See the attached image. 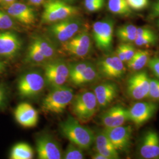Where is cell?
<instances>
[{
	"mask_svg": "<svg viewBox=\"0 0 159 159\" xmlns=\"http://www.w3.org/2000/svg\"><path fill=\"white\" fill-rule=\"evenodd\" d=\"M105 1V0H84V4H89V3L100 2V1Z\"/></svg>",
	"mask_w": 159,
	"mask_h": 159,
	"instance_id": "obj_44",
	"label": "cell"
},
{
	"mask_svg": "<svg viewBox=\"0 0 159 159\" xmlns=\"http://www.w3.org/2000/svg\"><path fill=\"white\" fill-rule=\"evenodd\" d=\"M97 68L100 76L108 79H121L125 73V63L116 54L102 57L98 61Z\"/></svg>",
	"mask_w": 159,
	"mask_h": 159,
	"instance_id": "obj_9",
	"label": "cell"
},
{
	"mask_svg": "<svg viewBox=\"0 0 159 159\" xmlns=\"http://www.w3.org/2000/svg\"><path fill=\"white\" fill-rule=\"evenodd\" d=\"M46 84L44 75L37 71L23 74L18 81L17 89L22 98H31L40 94Z\"/></svg>",
	"mask_w": 159,
	"mask_h": 159,
	"instance_id": "obj_7",
	"label": "cell"
},
{
	"mask_svg": "<svg viewBox=\"0 0 159 159\" xmlns=\"http://www.w3.org/2000/svg\"><path fill=\"white\" fill-rule=\"evenodd\" d=\"M137 27L132 24H128L118 27L116 36L120 41L125 43H131L137 37Z\"/></svg>",
	"mask_w": 159,
	"mask_h": 159,
	"instance_id": "obj_25",
	"label": "cell"
},
{
	"mask_svg": "<svg viewBox=\"0 0 159 159\" xmlns=\"http://www.w3.org/2000/svg\"><path fill=\"white\" fill-rule=\"evenodd\" d=\"M150 80L145 71H140L131 75L127 83V93L129 96L136 100L148 97Z\"/></svg>",
	"mask_w": 159,
	"mask_h": 159,
	"instance_id": "obj_10",
	"label": "cell"
},
{
	"mask_svg": "<svg viewBox=\"0 0 159 159\" xmlns=\"http://www.w3.org/2000/svg\"><path fill=\"white\" fill-rule=\"evenodd\" d=\"M91 158L93 159H107L104 156L97 152L91 156Z\"/></svg>",
	"mask_w": 159,
	"mask_h": 159,
	"instance_id": "obj_42",
	"label": "cell"
},
{
	"mask_svg": "<svg viewBox=\"0 0 159 159\" xmlns=\"http://www.w3.org/2000/svg\"><path fill=\"white\" fill-rule=\"evenodd\" d=\"M83 25V19L78 16L70 17L51 24L47 33L54 41L63 44L79 33Z\"/></svg>",
	"mask_w": 159,
	"mask_h": 159,
	"instance_id": "obj_3",
	"label": "cell"
},
{
	"mask_svg": "<svg viewBox=\"0 0 159 159\" xmlns=\"http://www.w3.org/2000/svg\"><path fill=\"white\" fill-rule=\"evenodd\" d=\"M3 8L13 18L26 25L33 24L36 20L34 9L29 5L22 2H14Z\"/></svg>",
	"mask_w": 159,
	"mask_h": 159,
	"instance_id": "obj_16",
	"label": "cell"
},
{
	"mask_svg": "<svg viewBox=\"0 0 159 159\" xmlns=\"http://www.w3.org/2000/svg\"><path fill=\"white\" fill-rule=\"evenodd\" d=\"M150 52L148 50H136L134 56L127 64L129 69L133 71H138L148 65L150 60Z\"/></svg>",
	"mask_w": 159,
	"mask_h": 159,
	"instance_id": "obj_23",
	"label": "cell"
},
{
	"mask_svg": "<svg viewBox=\"0 0 159 159\" xmlns=\"http://www.w3.org/2000/svg\"><path fill=\"white\" fill-rule=\"evenodd\" d=\"M100 120L104 128L123 125L129 120L128 108L121 105L113 106L102 114Z\"/></svg>",
	"mask_w": 159,
	"mask_h": 159,
	"instance_id": "obj_17",
	"label": "cell"
},
{
	"mask_svg": "<svg viewBox=\"0 0 159 159\" xmlns=\"http://www.w3.org/2000/svg\"><path fill=\"white\" fill-rule=\"evenodd\" d=\"M104 5H105V1L89 3V4H84L85 9L88 11L91 12L98 11L101 10L104 7Z\"/></svg>",
	"mask_w": 159,
	"mask_h": 159,
	"instance_id": "obj_37",
	"label": "cell"
},
{
	"mask_svg": "<svg viewBox=\"0 0 159 159\" xmlns=\"http://www.w3.org/2000/svg\"><path fill=\"white\" fill-rule=\"evenodd\" d=\"M121 46L125 58V63H127L129 61H130L132 57L134 56V54L136 53V50L135 47L131 44V43H123L120 44Z\"/></svg>",
	"mask_w": 159,
	"mask_h": 159,
	"instance_id": "obj_35",
	"label": "cell"
},
{
	"mask_svg": "<svg viewBox=\"0 0 159 159\" xmlns=\"http://www.w3.org/2000/svg\"><path fill=\"white\" fill-rule=\"evenodd\" d=\"M82 148L71 143L68 144L63 155L64 159H84V153Z\"/></svg>",
	"mask_w": 159,
	"mask_h": 159,
	"instance_id": "obj_29",
	"label": "cell"
},
{
	"mask_svg": "<svg viewBox=\"0 0 159 159\" xmlns=\"http://www.w3.org/2000/svg\"><path fill=\"white\" fill-rule=\"evenodd\" d=\"M59 1H61L67 3V2H73L75 0H59Z\"/></svg>",
	"mask_w": 159,
	"mask_h": 159,
	"instance_id": "obj_45",
	"label": "cell"
},
{
	"mask_svg": "<svg viewBox=\"0 0 159 159\" xmlns=\"http://www.w3.org/2000/svg\"><path fill=\"white\" fill-rule=\"evenodd\" d=\"M114 21L110 17L97 21L93 25V37L101 51L110 52L113 48Z\"/></svg>",
	"mask_w": 159,
	"mask_h": 159,
	"instance_id": "obj_6",
	"label": "cell"
},
{
	"mask_svg": "<svg viewBox=\"0 0 159 159\" xmlns=\"http://www.w3.org/2000/svg\"><path fill=\"white\" fill-rule=\"evenodd\" d=\"M73 113L81 122H87L96 113L98 104L93 92L82 91L71 102Z\"/></svg>",
	"mask_w": 159,
	"mask_h": 159,
	"instance_id": "obj_4",
	"label": "cell"
},
{
	"mask_svg": "<svg viewBox=\"0 0 159 159\" xmlns=\"http://www.w3.org/2000/svg\"><path fill=\"white\" fill-rule=\"evenodd\" d=\"M107 6L109 11L117 16L128 17L132 13L126 0H108Z\"/></svg>",
	"mask_w": 159,
	"mask_h": 159,
	"instance_id": "obj_26",
	"label": "cell"
},
{
	"mask_svg": "<svg viewBox=\"0 0 159 159\" xmlns=\"http://www.w3.org/2000/svg\"><path fill=\"white\" fill-rule=\"evenodd\" d=\"M7 90L6 87L0 84V108L5 106L7 101Z\"/></svg>",
	"mask_w": 159,
	"mask_h": 159,
	"instance_id": "obj_38",
	"label": "cell"
},
{
	"mask_svg": "<svg viewBox=\"0 0 159 159\" xmlns=\"http://www.w3.org/2000/svg\"><path fill=\"white\" fill-rule=\"evenodd\" d=\"M51 91L43 99L42 110L47 113H63L74 98V90L66 85L51 89Z\"/></svg>",
	"mask_w": 159,
	"mask_h": 159,
	"instance_id": "obj_2",
	"label": "cell"
},
{
	"mask_svg": "<svg viewBox=\"0 0 159 159\" xmlns=\"http://www.w3.org/2000/svg\"></svg>",
	"mask_w": 159,
	"mask_h": 159,
	"instance_id": "obj_47",
	"label": "cell"
},
{
	"mask_svg": "<svg viewBox=\"0 0 159 159\" xmlns=\"http://www.w3.org/2000/svg\"><path fill=\"white\" fill-rule=\"evenodd\" d=\"M14 26L13 18L7 12L0 10V30H8Z\"/></svg>",
	"mask_w": 159,
	"mask_h": 159,
	"instance_id": "obj_32",
	"label": "cell"
},
{
	"mask_svg": "<svg viewBox=\"0 0 159 159\" xmlns=\"http://www.w3.org/2000/svg\"><path fill=\"white\" fill-rule=\"evenodd\" d=\"M157 26H158V27L159 28V20L157 21Z\"/></svg>",
	"mask_w": 159,
	"mask_h": 159,
	"instance_id": "obj_46",
	"label": "cell"
},
{
	"mask_svg": "<svg viewBox=\"0 0 159 159\" xmlns=\"http://www.w3.org/2000/svg\"><path fill=\"white\" fill-rule=\"evenodd\" d=\"M36 150L40 159H63L59 144L48 134H42L36 139Z\"/></svg>",
	"mask_w": 159,
	"mask_h": 159,
	"instance_id": "obj_12",
	"label": "cell"
},
{
	"mask_svg": "<svg viewBox=\"0 0 159 159\" xmlns=\"http://www.w3.org/2000/svg\"><path fill=\"white\" fill-rule=\"evenodd\" d=\"M59 130L63 136L83 150H89L94 143L95 134L87 127L81 125L73 117L68 118L59 125Z\"/></svg>",
	"mask_w": 159,
	"mask_h": 159,
	"instance_id": "obj_1",
	"label": "cell"
},
{
	"mask_svg": "<svg viewBox=\"0 0 159 159\" xmlns=\"http://www.w3.org/2000/svg\"><path fill=\"white\" fill-rule=\"evenodd\" d=\"M16 2V0H0V5L2 7L9 6Z\"/></svg>",
	"mask_w": 159,
	"mask_h": 159,
	"instance_id": "obj_41",
	"label": "cell"
},
{
	"mask_svg": "<svg viewBox=\"0 0 159 159\" xmlns=\"http://www.w3.org/2000/svg\"><path fill=\"white\" fill-rule=\"evenodd\" d=\"M26 61L27 63L34 64H44L48 61L33 41L28 48Z\"/></svg>",
	"mask_w": 159,
	"mask_h": 159,
	"instance_id": "obj_28",
	"label": "cell"
},
{
	"mask_svg": "<svg viewBox=\"0 0 159 159\" xmlns=\"http://www.w3.org/2000/svg\"><path fill=\"white\" fill-rule=\"evenodd\" d=\"M150 16L152 18L159 17V0H157L152 6Z\"/></svg>",
	"mask_w": 159,
	"mask_h": 159,
	"instance_id": "obj_39",
	"label": "cell"
},
{
	"mask_svg": "<svg viewBox=\"0 0 159 159\" xmlns=\"http://www.w3.org/2000/svg\"><path fill=\"white\" fill-rule=\"evenodd\" d=\"M131 10L140 11L146 8L148 5L149 0H126Z\"/></svg>",
	"mask_w": 159,
	"mask_h": 159,
	"instance_id": "obj_34",
	"label": "cell"
},
{
	"mask_svg": "<svg viewBox=\"0 0 159 159\" xmlns=\"http://www.w3.org/2000/svg\"><path fill=\"white\" fill-rule=\"evenodd\" d=\"M148 97L153 100H159V80L150 79Z\"/></svg>",
	"mask_w": 159,
	"mask_h": 159,
	"instance_id": "obj_33",
	"label": "cell"
},
{
	"mask_svg": "<svg viewBox=\"0 0 159 159\" xmlns=\"http://www.w3.org/2000/svg\"><path fill=\"white\" fill-rule=\"evenodd\" d=\"M99 77H100V75L97 66L93 63H90L83 72L71 83L78 86L85 85L96 81Z\"/></svg>",
	"mask_w": 159,
	"mask_h": 159,
	"instance_id": "obj_21",
	"label": "cell"
},
{
	"mask_svg": "<svg viewBox=\"0 0 159 159\" xmlns=\"http://www.w3.org/2000/svg\"><path fill=\"white\" fill-rule=\"evenodd\" d=\"M93 93L100 107H106L113 101L119 93L118 86L114 83H104L96 85Z\"/></svg>",
	"mask_w": 159,
	"mask_h": 159,
	"instance_id": "obj_19",
	"label": "cell"
},
{
	"mask_svg": "<svg viewBox=\"0 0 159 159\" xmlns=\"http://www.w3.org/2000/svg\"><path fill=\"white\" fill-rule=\"evenodd\" d=\"M33 41H34L48 61L54 59L57 54V51L55 46L50 40L41 36H36L33 39Z\"/></svg>",
	"mask_w": 159,
	"mask_h": 159,
	"instance_id": "obj_22",
	"label": "cell"
},
{
	"mask_svg": "<svg viewBox=\"0 0 159 159\" xmlns=\"http://www.w3.org/2000/svg\"><path fill=\"white\" fill-rule=\"evenodd\" d=\"M102 130L117 151L126 152L129 150L132 136V128L130 125L104 128Z\"/></svg>",
	"mask_w": 159,
	"mask_h": 159,
	"instance_id": "obj_11",
	"label": "cell"
},
{
	"mask_svg": "<svg viewBox=\"0 0 159 159\" xmlns=\"http://www.w3.org/2000/svg\"><path fill=\"white\" fill-rule=\"evenodd\" d=\"M148 66L154 74L159 78V57H154L150 59Z\"/></svg>",
	"mask_w": 159,
	"mask_h": 159,
	"instance_id": "obj_36",
	"label": "cell"
},
{
	"mask_svg": "<svg viewBox=\"0 0 159 159\" xmlns=\"http://www.w3.org/2000/svg\"><path fill=\"white\" fill-rule=\"evenodd\" d=\"M158 109V105L153 102H138L128 108L129 120L136 125H143L151 119Z\"/></svg>",
	"mask_w": 159,
	"mask_h": 159,
	"instance_id": "obj_13",
	"label": "cell"
},
{
	"mask_svg": "<svg viewBox=\"0 0 159 159\" xmlns=\"http://www.w3.org/2000/svg\"><path fill=\"white\" fill-rule=\"evenodd\" d=\"M64 43L91 50L92 48L91 35L87 31L85 30L80 31L79 33L75 35L73 38Z\"/></svg>",
	"mask_w": 159,
	"mask_h": 159,
	"instance_id": "obj_27",
	"label": "cell"
},
{
	"mask_svg": "<svg viewBox=\"0 0 159 159\" xmlns=\"http://www.w3.org/2000/svg\"><path fill=\"white\" fill-rule=\"evenodd\" d=\"M20 37L12 31L0 33V56L11 59L16 57L21 49Z\"/></svg>",
	"mask_w": 159,
	"mask_h": 159,
	"instance_id": "obj_14",
	"label": "cell"
},
{
	"mask_svg": "<svg viewBox=\"0 0 159 159\" xmlns=\"http://www.w3.org/2000/svg\"><path fill=\"white\" fill-rule=\"evenodd\" d=\"M46 84L51 89L65 85L70 75V65L61 60H51L43 64Z\"/></svg>",
	"mask_w": 159,
	"mask_h": 159,
	"instance_id": "obj_8",
	"label": "cell"
},
{
	"mask_svg": "<svg viewBox=\"0 0 159 159\" xmlns=\"http://www.w3.org/2000/svg\"><path fill=\"white\" fill-rule=\"evenodd\" d=\"M46 0H27L28 2L31 6H40L43 4Z\"/></svg>",
	"mask_w": 159,
	"mask_h": 159,
	"instance_id": "obj_40",
	"label": "cell"
},
{
	"mask_svg": "<svg viewBox=\"0 0 159 159\" xmlns=\"http://www.w3.org/2000/svg\"><path fill=\"white\" fill-rule=\"evenodd\" d=\"M139 153L145 159H159V135L155 131L148 130L143 136Z\"/></svg>",
	"mask_w": 159,
	"mask_h": 159,
	"instance_id": "obj_15",
	"label": "cell"
},
{
	"mask_svg": "<svg viewBox=\"0 0 159 159\" xmlns=\"http://www.w3.org/2000/svg\"><path fill=\"white\" fill-rule=\"evenodd\" d=\"M14 117L17 123L24 128L34 127L39 121L37 110L27 102H21L17 106Z\"/></svg>",
	"mask_w": 159,
	"mask_h": 159,
	"instance_id": "obj_18",
	"label": "cell"
},
{
	"mask_svg": "<svg viewBox=\"0 0 159 159\" xmlns=\"http://www.w3.org/2000/svg\"><path fill=\"white\" fill-rule=\"evenodd\" d=\"M79 8L59 0H51L44 5L41 20L43 23L52 24L70 17L77 16Z\"/></svg>",
	"mask_w": 159,
	"mask_h": 159,
	"instance_id": "obj_5",
	"label": "cell"
},
{
	"mask_svg": "<svg viewBox=\"0 0 159 159\" xmlns=\"http://www.w3.org/2000/svg\"><path fill=\"white\" fill-rule=\"evenodd\" d=\"M94 143L97 152L104 156L107 159H119L118 151L114 147L103 130L98 132L95 135Z\"/></svg>",
	"mask_w": 159,
	"mask_h": 159,
	"instance_id": "obj_20",
	"label": "cell"
},
{
	"mask_svg": "<svg viewBox=\"0 0 159 159\" xmlns=\"http://www.w3.org/2000/svg\"><path fill=\"white\" fill-rule=\"evenodd\" d=\"M157 35L153 31L150 34L137 37L134 43L139 47H148L155 45L157 42Z\"/></svg>",
	"mask_w": 159,
	"mask_h": 159,
	"instance_id": "obj_30",
	"label": "cell"
},
{
	"mask_svg": "<svg viewBox=\"0 0 159 159\" xmlns=\"http://www.w3.org/2000/svg\"><path fill=\"white\" fill-rule=\"evenodd\" d=\"M89 61H82L73 63L70 65L69 80L72 82L78 75L81 74L87 66L90 64Z\"/></svg>",
	"mask_w": 159,
	"mask_h": 159,
	"instance_id": "obj_31",
	"label": "cell"
},
{
	"mask_svg": "<svg viewBox=\"0 0 159 159\" xmlns=\"http://www.w3.org/2000/svg\"><path fill=\"white\" fill-rule=\"evenodd\" d=\"M6 70L5 64L0 60V75L2 74Z\"/></svg>",
	"mask_w": 159,
	"mask_h": 159,
	"instance_id": "obj_43",
	"label": "cell"
},
{
	"mask_svg": "<svg viewBox=\"0 0 159 159\" xmlns=\"http://www.w3.org/2000/svg\"><path fill=\"white\" fill-rule=\"evenodd\" d=\"M34 150L29 144L19 143L11 148L10 158L11 159H32L34 157Z\"/></svg>",
	"mask_w": 159,
	"mask_h": 159,
	"instance_id": "obj_24",
	"label": "cell"
}]
</instances>
